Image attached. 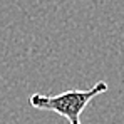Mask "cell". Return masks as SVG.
<instances>
[{
    "label": "cell",
    "instance_id": "6da1fadb",
    "mask_svg": "<svg viewBox=\"0 0 124 124\" xmlns=\"http://www.w3.org/2000/svg\"><path fill=\"white\" fill-rule=\"evenodd\" d=\"M107 89H109L107 82L99 81L96 85H92L91 89H85V91L72 89V91H65L57 96L34 94V96H30V106L39 111L55 112L62 117H65L69 124H82L81 123L82 111L94 97L104 94Z\"/></svg>",
    "mask_w": 124,
    "mask_h": 124
}]
</instances>
